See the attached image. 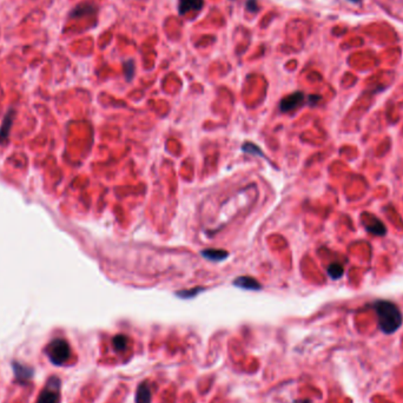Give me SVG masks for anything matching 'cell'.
I'll list each match as a JSON object with an SVG mask.
<instances>
[{
  "label": "cell",
  "mask_w": 403,
  "mask_h": 403,
  "mask_svg": "<svg viewBox=\"0 0 403 403\" xmlns=\"http://www.w3.org/2000/svg\"><path fill=\"white\" fill-rule=\"evenodd\" d=\"M379 327L385 334H393L402 326V314L398 305L389 301H378L374 304Z\"/></svg>",
  "instance_id": "6da1fadb"
},
{
  "label": "cell",
  "mask_w": 403,
  "mask_h": 403,
  "mask_svg": "<svg viewBox=\"0 0 403 403\" xmlns=\"http://www.w3.org/2000/svg\"><path fill=\"white\" fill-rule=\"evenodd\" d=\"M45 354L47 359L54 366H63L71 356V348L66 340L54 339L45 347Z\"/></svg>",
  "instance_id": "7a4b0ae2"
},
{
  "label": "cell",
  "mask_w": 403,
  "mask_h": 403,
  "mask_svg": "<svg viewBox=\"0 0 403 403\" xmlns=\"http://www.w3.org/2000/svg\"><path fill=\"white\" fill-rule=\"evenodd\" d=\"M61 381L57 376H51L47 380L44 389L40 392L35 403H60Z\"/></svg>",
  "instance_id": "3957f363"
},
{
  "label": "cell",
  "mask_w": 403,
  "mask_h": 403,
  "mask_svg": "<svg viewBox=\"0 0 403 403\" xmlns=\"http://www.w3.org/2000/svg\"><path fill=\"white\" fill-rule=\"evenodd\" d=\"M12 369L17 381L22 383V385L30 381L34 375V369L32 367L22 365V363L17 362V361H13L12 362Z\"/></svg>",
  "instance_id": "277c9868"
},
{
  "label": "cell",
  "mask_w": 403,
  "mask_h": 403,
  "mask_svg": "<svg viewBox=\"0 0 403 403\" xmlns=\"http://www.w3.org/2000/svg\"><path fill=\"white\" fill-rule=\"evenodd\" d=\"M304 102V95L302 92H295L291 93L287 97H284L281 102V110L283 112H290L294 111L295 109L300 107Z\"/></svg>",
  "instance_id": "5b68a950"
},
{
  "label": "cell",
  "mask_w": 403,
  "mask_h": 403,
  "mask_svg": "<svg viewBox=\"0 0 403 403\" xmlns=\"http://www.w3.org/2000/svg\"><path fill=\"white\" fill-rule=\"evenodd\" d=\"M204 0H180L178 11L180 14H187L191 11H200L203 7Z\"/></svg>",
  "instance_id": "8992f818"
},
{
  "label": "cell",
  "mask_w": 403,
  "mask_h": 403,
  "mask_svg": "<svg viewBox=\"0 0 403 403\" xmlns=\"http://www.w3.org/2000/svg\"><path fill=\"white\" fill-rule=\"evenodd\" d=\"M233 284L238 288L246 289V290H259L262 288L259 282L256 281L253 277H250V276H240V277H237L235 282H233Z\"/></svg>",
  "instance_id": "52a82bcc"
},
{
  "label": "cell",
  "mask_w": 403,
  "mask_h": 403,
  "mask_svg": "<svg viewBox=\"0 0 403 403\" xmlns=\"http://www.w3.org/2000/svg\"><path fill=\"white\" fill-rule=\"evenodd\" d=\"M152 393L149 383L144 381L138 386L136 392V403H151Z\"/></svg>",
  "instance_id": "ba28073f"
},
{
  "label": "cell",
  "mask_w": 403,
  "mask_h": 403,
  "mask_svg": "<svg viewBox=\"0 0 403 403\" xmlns=\"http://www.w3.org/2000/svg\"><path fill=\"white\" fill-rule=\"evenodd\" d=\"M97 11V7L91 2H83V4L76 6L71 12V17L72 18H82L85 15L93 14Z\"/></svg>",
  "instance_id": "9c48e42d"
},
{
  "label": "cell",
  "mask_w": 403,
  "mask_h": 403,
  "mask_svg": "<svg viewBox=\"0 0 403 403\" xmlns=\"http://www.w3.org/2000/svg\"><path fill=\"white\" fill-rule=\"evenodd\" d=\"M363 224H365L366 229L368 230L369 232L374 233V235H378V236L386 235L387 230H386L385 224H383L381 220L378 218H373L372 220H367V223L363 222Z\"/></svg>",
  "instance_id": "30bf717a"
},
{
  "label": "cell",
  "mask_w": 403,
  "mask_h": 403,
  "mask_svg": "<svg viewBox=\"0 0 403 403\" xmlns=\"http://www.w3.org/2000/svg\"><path fill=\"white\" fill-rule=\"evenodd\" d=\"M202 256H204L206 259H210V261L219 262L227 257V252L220 249H206L202 251Z\"/></svg>",
  "instance_id": "8fae6325"
},
{
  "label": "cell",
  "mask_w": 403,
  "mask_h": 403,
  "mask_svg": "<svg viewBox=\"0 0 403 403\" xmlns=\"http://www.w3.org/2000/svg\"><path fill=\"white\" fill-rule=\"evenodd\" d=\"M112 344L117 352H123V350L126 349V346H128V337L125 335H117V336L113 337Z\"/></svg>",
  "instance_id": "7c38bea8"
},
{
  "label": "cell",
  "mask_w": 403,
  "mask_h": 403,
  "mask_svg": "<svg viewBox=\"0 0 403 403\" xmlns=\"http://www.w3.org/2000/svg\"><path fill=\"white\" fill-rule=\"evenodd\" d=\"M343 266L339 264V263H333V264L329 265V268H328V274L333 279H337L340 277H342L343 275Z\"/></svg>",
  "instance_id": "4fadbf2b"
},
{
  "label": "cell",
  "mask_w": 403,
  "mask_h": 403,
  "mask_svg": "<svg viewBox=\"0 0 403 403\" xmlns=\"http://www.w3.org/2000/svg\"><path fill=\"white\" fill-rule=\"evenodd\" d=\"M203 290V288H194V289H190V290H184V291H181V292H177V295L180 297H183V298H190V297H194L196 296L198 292H201Z\"/></svg>",
  "instance_id": "5bb4252c"
},
{
  "label": "cell",
  "mask_w": 403,
  "mask_h": 403,
  "mask_svg": "<svg viewBox=\"0 0 403 403\" xmlns=\"http://www.w3.org/2000/svg\"><path fill=\"white\" fill-rule=\"evenodd\" d=\"M243 151L248 152V154H251V155L263 156L262 151L259 150V149L255 144H251V143H246V144L243 145Z\"/></svg>",
  "instance_id": "9a60e30c"
},
{
  "label": "cell",
  "mask_w": 403,
  "mask_h": 403,
  "mask_svg": "<svg viewBox=\"0 0 403 403\" xmlns=\"http://www.w3.org/2000/svg\"><path fill=\"white\" fill-rule=\"evenodd\" d=\"M135 74V63L133 60H128L125 63V77L128 80H131Z\"/></svg>",
  "instance_id": "2e32d148"
},
{
  "label": "cell",
  "mask_w": 403,
  "mask_h": 403,
  "mask_svg": "<svg viewBox=\"0 0 403 403\" xmlns=\"http://www.w3.org/2000/svg\"><path fill=\"white\" fill-rule=\"evenodd\" d=\"M246 7H248L250 12H257V9H258L257 1H256V0H248V2H246Z\"/></svg>",
  "instance_id": "e0dca14e"
},
{
  "label": "cell",
  "mask_w": 403,
  "mask_h": 403,
  "mask_svg": "<svg viewBox=\"0 0 403 403\" xmlns=\"http://www.w3.org/2000/svg\"><path fill=\"white\" fill-rule=\"evenodd\" d=\"M294 403H311V401L308 399H302V400H296V401H294Z\"/></svg>",
  "instance_id": "ac0fdd59"
}]
</instances>
